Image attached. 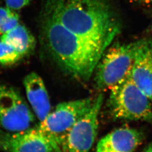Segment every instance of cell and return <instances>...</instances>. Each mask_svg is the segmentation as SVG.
<instances>
[{"instance_id":"cell-8","label":"cell","mask_w":152,"mask_h":152,"mask_svg":"<svg viewBox=\"0 0 152 152\" xmlns=\"http://www.w3.org/2000/svg\"><path fill=\"white\" fill-rule=\"evenodd\" d=\"M0 151L54 152L52 141L39 127L11 132L0 131Z\"/></svg>"},{"instance_id":"cell-16","label":"cell","mask_w":152,"mask_h":152,"mask_svg":"<svg viewBox=\"0 0 152 152\" xmlns=\"http://www.w3.org/2000/svg\"><path fill=\"white\" fill-rule=\"evenodd\" d=\"M141 152H152V142L150 143L147 147H145Z\"/></svg>"},{"instance_id":"cell-6","label":"cell","mask_w":152,"mask_h":152,"mask_svg":"<svg viewBox=\"0 0 152 152\" xmlns=\"http://www.w3.org/2000/svg\"><path fill=\"white\" fill-rule=\"evenodd\" d=\"M15 88L0 85V127L15 132L32 127L34 114Z\"/></svg>"},{"instance_id":"cell-14","label":"cell","mask_w":152,"mask_h":152,"mask_svg":"<svg viewBox=\"0 0 152 152\" xmlns=\"http://www.w3.org/2000/svg\"><path fill=\"white\" fill-rule=\"evenodd\" d=\"M31 0H5L6 6L14 11L19 10L27 6Z\"/></svg>"},{"instance_id":"cell-13","label":"cell","mask_w":152,"mask_h":152,"mask_svg":"<svg viewBox=\"0 0 152 152\" xmlns=\"http://www.w3.org/2000/svg\"><path fill=\"white\" fill-rule=\"evenodd\" d=\"M23 58L16 49L0 39V65H13Z\"/></svg>"},{"instance_id":"cell-2","label":"cell","mask_w":152,"mask_h":152,"mask_svg":"<svg viewBox=\"0 0 152 152\" xmlns=\"http://www.w3.org/2000/svg\"><path fill=\"white\" fill-rule=\"evenodd\" d=\"M42 33L49 52L63 70L83 81L91 77L105 51L44 15Z\"/></svg>"},{"instance_id":"cell-9","label":"cell","mask_w":152,"mask_h":152,"mask_svg":"<svg viewBox=\"0 0 152 152\" xmlns=\"http://www.w3.org/2000/svg\"><path fill=\"white\" fill-rule=\"evenodd\" d=\"M133 44L134 59L131 76L152 102V39H142Z\"/></svg>"},{"instance_id":"cell-5","label":"cell","mask_w":152,"mask_h":152,"mask_svg":"<svg viewBox=\"0 0 152 152\" xmlns=\"http://www.w3.org/2000/svg\"><path fill=\"white\" fill-rule=\"evenodd\" d=\"M94 99L84 98L58 104L40 122L39 128L49 137L54 146L60 147L68 131L91 108Z\"/></svg>"},{"instance_id":"cell-7","label":"cell","mask_w":152,"mask_h":152,"mask_svg":"<svg viewBox=\"0 0 152 152\" xmlns=\"http://www.w3.org/2000/svg\"><path fill=\"white\" fill-rule=\"evenodd\" d=\"M104 102L100 94L87 112L68 131L60 144L63 152H89L98 134L99 117Z\"/></svg>"},{"instance_id":"cell-1","label":"cell","mask_w":152,"mask_h":152,"mask_svg":"<svg viewBox=\"0 0 152 152\" xmlns=\"http://www.w3.org/2000/svg\"><path fill=\"white\" fill-rule=\"evenodd\" d=\"M44 15L105 51L121 30L113 0H46Z\"/></svg>"},{"instance_id":"cell-11","label":"cell","mask_w":152,"mask_h":152,"mask_svg":"<svg viewBox=\"0 0 152 152\" xmlns=\"http://www.w3.org/2000/svg\"><path fill=\"white\" fill-rule=\"evenodd\" d=\"M23 84L33 112L41 122L51 111L49 94L44 81L37 73L32 72L25 77Z\"/></svg>"},{"instance_id":"cell-17","label":"cell","mask_w":152,"mask_h":152,"mask_svg":"<svg viewBox=\"0 0 152 152\" xmlns=\"http://www.w3.org/2000/svg\"><path fill=\"white\" fill-rule=\"evenodd\" d=\"M137 2H144V3H149V2H152V0H135Z\"/></svg>"},{"instance_id":"cell-12","label":"cell","mask_w":152,"mask_h":152,"mask_svg":"<svg viewBox=\"0 0 152 152\" xmlns=\"http://www.w3.org/2000/svg\"><path fill=\"white\" fill-rule=\"evenodd\" d=\"M0 39L11 45L24 58L33 52L36 44L32 33L21 24L2 35Z\"/></svg>"},{"instance_id":"cell-10","label":"cell","mask_w":152,"mask_h":152,"mask_svg":"<svg viewBox=\"0 0 152 152\" xmlns=\"http://www.w3.org/2000/svg\"><path fill=\"white\" fill-rule=\"evenodd\" d=\"M143 139L140 131L121 127L103 137L98 142L95 152H135Z\"/></svg>"},{"instance_id":"cell-15","label":"cell","mask_w":152,"mask_h":152,"mask_svg":"<svg viewBox=\"0 0 152 152\" xmlns=\"http://www.w3.org/2000/svg\"><path fill=\"white\" fill-rule=\"evenodd\" d=\"M11 10L7 7H0V31L6 18L9 15Z\"/></svg>"},{"instance_id":"cell-4","label":"cell","mask_w":152,"mask_h":152,"mask_svg":"<svg viewBox=\"0 0 152 152\" xmlns=\"http://www.w3.org/2000/svg\"><path fill=\"white\" fill-rule=\"evenodd\" d=\"M134 59L133 43L113 45L104 53L94 72L96 87L110 89L130 72Z\"/></svg>"},{"instance_id":"cell-3","label":"cell","mask_w":152,"mask_h":152,"mask_svg":"<svg viewBox=\"0 0 152 152\" xmlns=\"http://www.w3.org/2000/svg\"><path fill=\"white\" fill-rule=\"evenodd\" d=\"M151 102L132 80L130 71L110 88L107 105L115 119L149 121L152 119Z\"/></svg>"}]
</instances>
